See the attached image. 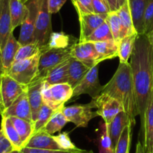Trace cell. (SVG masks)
Segmentation results:
<instances>
[{"instance_id":"6da1fadb","label":"cell","mask_w":153,"mask_h":153,"mask_svg":"<svg viewBox=\"0 0 153 153\" xmlns=\"http://www.w3.org/2000/svg\"><path fill=\"white\" fill-rule=\"evenodd\" d=\"M130 59L137 112L142 125L153 94V48L146 35H137Z\"/></svg>"},{"instance_id":"7a4b0ae2","label":"cell","mask_w":153,"mask_h":153,"mask_svg":"<svg viewBox=\"0 0 153 153\" xmlns=\"http://www.w3.org/2000/svg\"><path fill=\"white\" fill-rule=\"evenodd\" d=\"M101 93H106L118 100L123 104L124 111L128 115L131 126L135 124V117L138 112L129 62L120 63L111 80L104 86Z\"/></svg>"},{"instance_id":"3957f363","label":"cell","mask_w":153,"mask_h":153,"mask_svg":"<svg viewBox=\"0 0 153 153\" xmlns=\"http://www.w3.org/2000/svg\"><path fill=\"white\" fill-rule=\"evenodd\" d=\"M71 47L66 48H41L36 79H45L53 68L71 58Z\"/></svg>"},{"instance_id":"277c9868","label":"cell","mask_w":153,"mask_h":153,"mask_svg":"<svg viewBox=\"0 0 153 153\" xmlns=\"http://www.w3.org/2000/svg\"><path fill=\"white\" fill-rule=\"evenodd\" d=\"M40 53L32 58L13 63L6 74L23 85H29L36 79Z\"/></svg>"},{"instance_id":"5b68a950","label":"cell","mask_w":153,"mask_h":153,"mask_svg":"<svg viewBox=\"0 0 153 153\" xmlns=\"http://www.w3.org/2000/svg\"><path fill=\"white\" fill-rule=\"evenodd\" d=\"M73 88L68 83H59L44 86L42 90L43 102L55 110L63 108L65 104L72 98Z\"/></svg>"},{"instance_id":"8992f818","label":"cell","mask_w":153,"mask_h":153,"mask_svg":"<svg viewBox=\"0 0 153 153\" xmlns=\"http://www.w3.org/2000/svg\"><path fill=\"white\" fill-rule=\"evenodd\" d=\"M26 90L27 86L21 84L6 74H2L0 86V114Z\"/></svg>"},{"instance_id":"52a82bcc","label":"cell","mask_w":153,"mask_h":153,"mask_svg":"<svg viewBox=\"0 0 153 153\" xmlns=\"http://www.w3.org/2000/svg\"><path fill=\"white\" fill-rule=\"evenodd\" d=\"M52 32L51 14L48 8V0H42L35 23L34 42L41 49L48 43Z\"/></svg>"},{"instance_id":"ba28073f","label":"cell","mask_w":153,"mask_h":153,"mask_svg":"<svg viewBox=\"0 0 153 153\" xmlns=\"http://www.w3.org/2000/svg\"><path fill=\"white\" fill-rule=\"evenodd\" d=\"M91 101L93 103L94 108L97 109L98 116L104 120L107 126L110 124L119 113L124 111L123 104L118 100L106 93H101Z\"/></svg>"},{"instance_id":"9c48e42d","label":"cell","mask_w":153,"mask_h":153,"mask_svg":"<svg viewBox=\"0 0 153 153\" xmlns=\"http://www.w3.org/2000/svg\"><path fill=\"white\" fill-rule=\"evenodd\" d=\"M42 0H29L26 2L28 14L26 20L21 25L18 41L20 46L34 43V32L37 17L40 10Z\"/></svg>"},{"instance_id":"30bf717a","label":"cell","mask_w":153,"mask_h":153,"mask_svg":"<svg viewBox=\"0 0 153 153\" xmlns=\"http://www.w3.org/2000/svg\"><path fill=\"white\" fill-rule=\"evenodd\" d=\"M93 108V103L91 101L86 104H75L64 107L62 113L68 121L73 123L76 127L86 128L92 119L98 117L96 111H92Z\"/></svg>"},{"instance_id":"8fae6325","label":"cell","mask_w":153,"mask_h":153,"mask_svg":"<svg viewBox=\"0 0 153 153\" xmlns=\"http://www.w3.org/2000/svg\"><path fill=\"white\" fill-rule=\"evenodd\" d=\"M104 86L101 85L98 78V65L91 68L81 81L73 89L72 97L80 95H89L92 98L98 96L102 92Z\"/></svg>"},{"instance_id":"7c38bea8","label":"cell","mask_w":153,"mask_h":153,"mask_svg":"<svg viewBox=\"0 0 153 153\" xmlns=\"http://www.w3.org/2000/svg\"><path fill=\"white\" fill-rule=\"evenodd\" d=\"M71 56L92 68L99 65L98 54L92 42H85L75 43L71 49Z\"/></svg>"},{"instance_id":"4fadbf2b","label":"cell","mask_w":153,"mask_h":153,"mask_svg":"<svg viewBox=\"0 0 153 153\" xmlns=\"http://www.w3.org/2000/svg\"><path fill=\"white\" fill-rule=\"evenodd\" d=\"M143 143H140L144 153H153V94L149 101L143 124Z\"/></svg>"},{"instance_id":"5bb4252c","label":"cell","mask_w":153,"mask_h":153,"mask_svg":"<svg viewBox=\"0 0 153 153\" xmlns=\"http://www.w3.org/2000/svg\"><path fill=\"white\" fill-rule=\"evenodd\" d=\"M1 116L5 117H18L33 123L32 118V110L26 91L23 92L12 103V104L1 114Z\"/></svg>"},{"instance_id":"9a60e30c","label":"cell","mask_w":153,"mask_h":153,"mask_svg":"<svg viewBox=\"0 0 153 153\" xmlns=\"http://www.w3.org/2000/svg\"><path fill=\"white\" fill-rule=\"evenodd\" d=\"M44 79L37 78L34 81L27 85V96L32 110V118L35 123L41 107L43 105L42 90L44 88Z\"/></svg>"},{"instance_id":"2e32d148","label":"cell","mask_w":153,"mask_h":153,"mask_svg":"<svg viewBox=\"0 0 153 153\" xmlns=\"http://www.w3.org/2000/svg\"><path fill=\"white\" fill-rule=\"evenodd\" d=\"M79 16L80 25V36L79 42H84L98 26H101L107 18V14H84Z\"/></svg>"},{"instance_id":"e0dca14e","label":"cell","mask_w":153,"mask_h":153,"mask_svg":"<svg viewBox=\"0 0 153 153\" xmlns=\"http://www.w3.org/2000/svg\"><path fill=\"white\" fill-rule=\"evenodd\" d=\"M11 33L9 0H0V52L5 48Z\"/></svg>"},{"instance_id":"ac0fdd59","label":"cell","mask_w":153,"mask_h":153,"mask_svg":"<svg viewBox=\"0 0 153 153\" xmlns=\"http://www.w3.org/2000/svg\"><path fill=\"white\" fill-rule=\"evenodd\" d=\"M25 147L42 149L62 150L54 140L53 135L47 133L42 129L34 132Z\"/></svg>"},{"instance_id":"d6986e66","label":"cell","mask_w":153,"mask_h":153,"mask_svg":"<svg viewBox=\"0 0 153 153\" xmlns=\"http://www.w3.org/2000/svg\"><path fill=\"white\" fill-rule=\"evenodd\" d=\"M20 45L15 38L13 33L11 34L5 48L1 51V67L2 74H7L14 62L16 53Z\"/></svg>"},{"instance_id":"ffe728a7","label":"cell","mask_w":153,"mask_h":153,"mask_svg":"<svg viewBox=\"0 0 153 153\" xmlns=\"http://www.w3.org/2000/svg\"><path fill=\"white\" fill-rule=\"evenodd\" d=\"M129 124H131V120L128 115L125 111H122L119 113L115 117L113 121L110 123V124L107 126L109 135H110V140H111L112 147L114 150L123 129L126 126Z\"/></svg>"},{"instance_id":"44dd1931","label":"cell","mask_w":153,"mask_h":153,"mask_svg":"<svg viewBox=\"0 0 153 153\" xmlns=\"http://www.w3.org/2000/svg\"><path fill=\"white\" fill-rule=\"evenodd\" d=\"M134 27L137 35H144L143 15L149 0H128Z\"/></svg>"},{"instance_id":"7402d4cb","label":"cell","mask_w":153,"mask_h":153,"mask_svg":"<svg viewBox=\"0 0 153 153\" xmlns=\"http://www.w3.org/2000/svg\"><path fill=\"white\" fill-rule=\"evenodd\" d=\"M71 59L57 65L47 74L45 78L44 79V82H45L44 86L45 87L51 86V85L59 84V83H68V67Z\"/></svg>"},{"instance_id":"603a6c76","label":"cell","mask_w":153,"mask_h":153,"mask_svg":"<svg viewBox=\"0 0 153 153\" xmlns=\"http://www.w3.org/2000/svg\"><path fill=\"white\" fill-rule=\"evenodd\" d=\"M91 68L85 65L82 62L76 59H71L68 67V83L74 88L78 84L85 75L89 72Z\"/></svg>"},{"instance_id":"cb8c5ba5","label":"cell","mask_w":153,"mask_h":153,"mask_svg":"<svg viewBox=\"0 0 153 153\" xmlns=\"http://www.w3.org/2000/svg\"><path fill=\"white\" fill-rule=\"evenodd\" d=\"M10 14L11 19L12 30L19 26H21L26 20L28 14V8L26 4L20 0H9Z\"/></svg>"},{"instance_id":"d4e9b609","label":"cell","mask_w":153,"mask_h":153,"mask_svg":"<svg viewBox=\"0 0 153 153\" xmlns=\"http://www.w3.org/2000/svg\"><path fill=\"white\" fill-rule=\"evenodd\" d=\"M117 13H118V15L120 17L122 24L121 39L124 37L128 36V35L137 34L134 27L133 20H132L128 0L125 2L124 5L120 7V8L117 10Z\"/></svg>"},{"instance_id":"484cf974","label":"cell","mask_w":153,"mask_h":153,"mask_svg":"<svg viewBox=\"0 0 153 153\" xmlns=\"http://www.w3.org/2000/svg\"><path fill=\"white\" fill-rule=\"evenodd\" d=\"M10 120L17 130L23 144V148L35 132V126L32 122L27 121L15 117H9Z\"/></svg>"},{"instance_id":"4316f807","label":"cell","mask_w":153,"mask_h":153,"mask_svg":"<svg viewBox=\"0 0 153 153\" xmlns=\"http://www.w3.org/2000/svg\"><path fill=\"white\" fill-rule=\"evenodd\" d=\"M94 45L98 54L100 63L106 59H112L118 56V43L114 40L95 42Z\"/></svg>"},{"instance_id":"83f0119b","label":"cell","mask_w":153,"mask_h":153,"mask_svg":"<svg viewBox=\"0 0 153 153\" xmlns=\"http://www.w3.org/2000/svg\"><path fill=\"white\" fill-rule=\"evenodd\" d=\"M1 130L3 131L7 139L10 141L14 150H21L23 148V142L9 117H2Z\"/></svg>"},{"instance_id":"f1b7e54d","label":"cell","mask_w":153,"mask_h":153,"mask_svg":"<svg viewBox=\"0 0 153 153\" xmlns=\"http://www.w3.org/2000/svg\"><path fill=\"white\" fill-rule=\"evenodd\" d=\"M137 34L128 35L122 38L118 43V57L120 63H128L133 51Z\"/></svg>"},{"instance_id":"f546056e","label":"cell","mask_w":153,"mask_h":153,"mask_svg":"<svg viewBox=\"0 0 153 153\" xmlns=\"http://www.w3.org/2000/svg\"><path fill=\"white\" fill-rule=\"evenodd\" d=\"M68 123V121L62 113V108L59 109L54 113L42 130L53 135L56 132L60 131Z\"/></svg>"},{"instance_id":"4dcf8cb0","label":"cell","mask_w":153,"mask_h":153,"mask_svg":"<svg viewBox=\"0 0 153 153\" xmlns=\"http://www.w3.org/2000/svg\"><path fill=\"white\" fill-rule=\"evenodd\" d=\"M71 36L67 35L63 32H52L49 42L42 48H66L76 43L71 41ZM41 50V49H40Z\"/></svg>"},{"instance_id":"1f68e13d","label":"cell","mask_w":153,"mask_h":153,"mask_svg":"<svg viewBox=\"0 0 153 153\" xmlns=\"http://www.w3.org/2000/svg\"><path fill=\"white\" fill-rule=\"evenodd\" d=\"M98 145L99 153H108L111 150H114L112 147L111 140L108 132V128L105 123H100L98 129Z\"/></svg>"},{"instance_id":"d6a6232c","label":"cell","mask_w":153,"mask_h":153,"mask_svg":"<svg viewBox=\"0 0 153 153\" xmlns=\"http://www.w3.org/2000/svg\"><path fill=\"white\" fill-rule=\"evenodd\" d=\"M109 40H113V38L108 24L107 22L104 21L83 42H89L95 43V42H104V41Z\"/></svg>"},{"instance_id":"836d02e7","label":"cell","mask_w":153,"mask_h":153,"mask_svg":"<svg viewBox=\"0 0 153 153\" xmlns=\"http://www.w3.org/2000/svg\"><path fill=\"white\" fill-rule=\"evenodd\" d=\"M105 21L107 22L109 27H110L113 40L117 42V43H119V42L121 40L122 24L117 11H110L107 14Z\"/></svg>"},{"instance_id":"e575fe53","label":"cell","mask_w":153,"mask_h":153,"mask_svg":"<svg viewBox=\"0 0 153 153\" xmlns=\"http://www.w3.org/2000/svg\"><path fill=\"white\" fill-rule=\"evenodd\" d=\"M56 111V110H53V109H52L44 103L43 105L41 107L40 110L38 111L37 118L35 120V123H34L35 132L43 128Z\"/></svg>"},{"instance_id":"d590c367","label":"cell","mask_w":153,"mask_h":153,"mask_svg":"<svg viewBox=\"0 0 153 153\" xmlns=\"http://www.w3.org/2000/svg\"><path fill=\"white\" fill-rule=\"evenodd\" d=\"M40 53V48L36 43H30L28 45H22L17 51L14 58V62L22 61L26 59L32 58Z\"/></svg>"},{"instance_id":"8d00e7d4","label":"cell","mask_w":153,"mask_h":153,"mask_svg":"<svg viewBox=\"0 0 153 153\" xmlns=\"http://www.w3.org/2000/svg\"><path fill=\"white\" fill-rule=\"evenodd\" d=\"M131 125L129 124L125 127L117 142L115 152L116 153H128L131 143Z\"/></svg>"},{"instance_id":"74e56055","label":"cell","mask_w":153,"mask_h":153,"mask_svg":"<svg viewBox=\"0 0 153 153\" xmlns=\"http://www.w3.org/2000/svg\"><path fill=\"white\" fill-rule=\"evenodd\" d=\"M53 138L62 150L75 151V150L80 149L72 143L68 133L67 132H62V133L59 134L56 136H53Z\"/></svg>"},{"instance_id":"f35d334b","label":"cell","mask_w":153,"mask_h":153,"mask_svg":"<svg viewBox=\"0 0 153 153\" xmlns=\"http://www.w3.org/2000/svg\"><path fill=\"white\" fill-rule=\"evenodd\" d=\"M153 29V0H149L143 15L144 35H147Z\"/></svg>"},{"instance_id":"ab89813d","label":"cell","mask_w":153,"mask_h":153,"mask_svg":"<svg viewBox=\"0 0 153 153\" xmlns=\"http://www.w3.org/2000/svg\"><path fill=\"white\" fill-rule=\"evenodd\" d=\"M78 15L94 13L92 0H72Z\"/></svg>"},{"instance_id":"60d3db41","label":"cell","mask_w":153,"mask_h":153,"mask_svg":"<svg viewBox=\"0 0 153 153\" xmlns=\"http://www.w3.org/2000/svg\"><path fill=\"white\" fill-rule=\"evenodd\" d=\"M24 153H80L83 149L68 151V150H54V149H33L24 147L21 149Z\"/></svg>"},{"instance_id":"b9f144b4","label":"cell","mask_w":153,"mask_h":153,"mask_svg":"<svg viewBox=\"0 0 153 153\" xmlns=\"http://www.w3.org/2000/svg\"><path fill=\"white\" fill-rule=\"evenodd\" d=\"M13 150H14L13 146L5 136L3 131L0 130V153H9Z\"/></svg>"},{"instance_id":"7bdbcfd3","label":"cell","mask_w":153,"mask_h":153,"mask_svg":"<svg viewBox=\"0 0 153 153\" xmlns=\"http://www.w3.org/2000/svg\"><path fill=\"white\" fill-rule=\"evenodd\" d=\"M92 7H93L95 14H108L110 8L104 4L102 0H92Z\"/></svg>"},{"instance_id":"ee69618b","label":"cell","mask_w":153,"mask_h":153,"mask_svg":"<svg viewBox=\"0 0 153 153\" xmlns=\"http://www.w3.org/2000/svg\"><path fill=\"white\" fill-rule=\"evenodd\" d=\"M67 0H48V8L51 14L59 12Z\"/></svg>"},{"instance_id":"f6af8a7d","label":"cell","mask_w":153,"mask_h":153,"mask_svg":"<svg viewBox=\"0 0 153 153\" xmlns=\"http://www.w3.org/2000/svg\"><path fill=\"white\" fill-rule=\"evenodd\" d=\"M107 2L110 11H117L118 10L117 0H107Z\"/></svg>"},{"instance_id":"bcb514c9","label":"cell","mask_w":153,"mask_h":153,"mask_svg":"<svg viewBox=\"0 0 153 153\" xmlns=\"http://www.w3.org/2000/svg\"><path fill=\"white\" fill-rule=\"evenodd\" d=\"M146 35L147 38H148V40L149 42L150 45H151L152 47L153 48V29L149 32V33H148Z\"/></svg>"},{"instance_id":"7dc6e473","label":"cell","mask_w":153,"mask_h":153,"mask_svg":"<svg viewBox=\"0 0 153 153\" xmlns=\"http://www.w3.org/2000/svg\"><path fill=\"white\" fill-rule=\"evenodd\" d=\"M117 6H118V9H119L120 7H121L122 5H124V3L127 1V0H117Z\"/></svg>"},{"instance_id":"c3c4849f","label":"cell","mask_w":153,"mask_h":153,"mask_svg":"<svg viewBox=\"0 0 153 153\" xmlns=\"http://www.w3.org/2000/svg\"><path fill=\"white\" fill-rule=\"evenodd\" d=\"M9 153H24L21 151V150H13V151L10 152Z\"/></svg>"},{"instance_id":"681fc988","label":"cell","mask_w":153,"mask_h":153,"mask_svg":"<svg viewBox=\"0 0 153 153\" xmlns=\"http://www.w3.org/2000/svg\"><path fill=\"white\" fill-rule=\"evenodd\" d=\"M80 153H94L92 150H89V151H87V150H83L82 152H80Z\"/></svg>"},{"instance_id":"f907efd6","label":"cell","mask_w":153,"mask_h":153,"mask_svg":"<svg viewBox=\"0 0 153 153\" xmlns=\"http://www.w3.org/2000/svg\"><path fill=\"white\" fill-rule=\"evenodd\" d=\"M0 74L2 75V67H1V52H0Z\"/></svg>"},{"instance_id":"816d5d0a","label":"cell","mask_w":153,"mask_h":153,"mask_svg":"<svg viewBox=\"0 0 153 153\" xmlns=\"http://www.w3.org/2000/svg\"><path fill=\"white\" fill-rule=\"evenodd\" d=\"M102 1H103V2H104V4H105V5H107V7H108V8H109V5H108V2H107V0H102Z\"/></svg>"},{"instance_id":"f5cc1de1","label":"cell","mask_w":153,"mask_h":153,"mask_svg":"<svg viewBox=\"0 0 153 153\" xmlns=\"http://www.w3.org/2000/svg\"><path fill=\"white\" fill-rule=\"evenodd\" d=\"M20 1H21L22 2H23V3H26V2H27V1H29V0H20Z\"/></svg>"},{"instance_id":"db71d44e","label":"cell","mask_w":153,"mask_h":153,"mask_svg":"<svg viewBox=\"0 0 153 153\" xmlns=\"http://www.w3.org/2000/svg\"><path fill=\"white\" fill-rule=\"evenodd\" d=\"M108 153H116V152H115V150H111V151L109 152Z\"/></svg>"},{"instance_id":"11a10c76","label":"cell","mask_w":153,"mask_h":153,"mask_svg":"<svg viewBox=\"0 0 153 153\" xmlns=\"http://www.w3.org/2000/svg\"><path fill=\"white\" fill-rule=\"evenodd\" d=\"M1 80H2V75L0 74V86H1Z\"/></svg>"},{"instance_id":"9f6ffc18","label":"cell","mask_w":153,"mask_h":153,"mask_svg":"<svg viewBox=\"0 0 153 153\" xmlns=\"http://www.w3.org/2000/svg\"><path fill=\"white\" fill-rule=\"evenodd\" d=\"M128 153H129V152H128Z\"/></svg>"}]
</instances>
